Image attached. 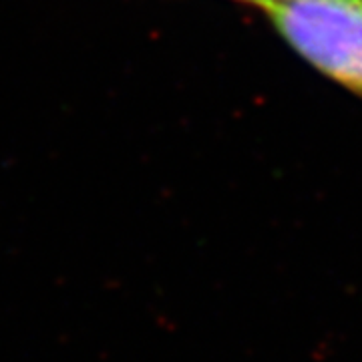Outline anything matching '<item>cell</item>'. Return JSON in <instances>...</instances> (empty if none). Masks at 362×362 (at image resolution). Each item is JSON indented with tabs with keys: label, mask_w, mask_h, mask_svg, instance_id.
<instances>
[{
	"label": "cell",
	"mask_w": 362,
	"mask_h": 362,
	"mask_svg": "<svg viewBox=\"0 0 362 362\" xmlns=\"http://www.w3.org/2000/svg\"><path fill=\"white\" fill-rule=\"evenodd\" d=\"M246 2H254L262 8H268V6H274V4H282V2H290V0H246Z\"/></svg>",
	"instance_id": "7a4b0ae2"
},
{
	"label": "cell",
	"mask_w": 362,
	"mask_h": 362,
	"mask_svg": "<svg viewBox=\"0 0 362 362\" xmlns=\"http://www.w3.org/2000/svg\"><path fill=\"white\" fill-rule=\"evenodd\" d=\"M264 13L304 61L362 97V0H290Z\"/></svg>",
	"instance_id": "6da1fadb"
}]
</instances>
